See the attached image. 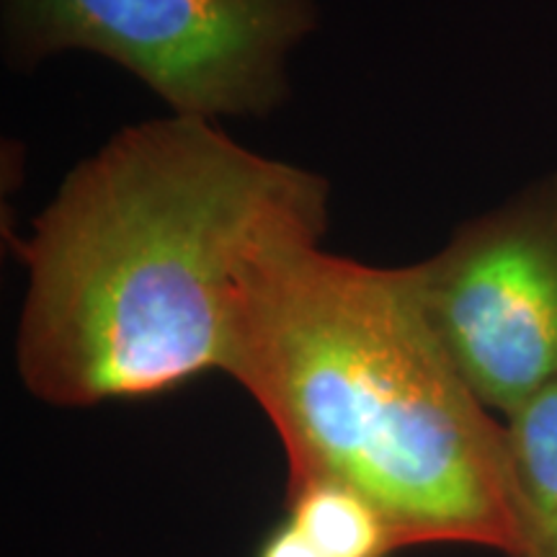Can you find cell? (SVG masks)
I'll return each mask as SVG.
<instances>
[{
  "instance_id": "6da1fadb",
  "label": "cell",
  "mask_w": 557,
  "mask_h": 557,
  "mask_svg": "<svg viewBox=\"0 0 557 557\" xmlns=\"http://www.w3.org/2000/svg\"><path fill=\"white\" fill-rule=\"evenodd\" d=\"M329 181L169 116L78 163L21 246L16 333L26 389L58 408L150 398L230 372L250 271L320 243Z\"/></svg>"
},
{
  "instance_id": "7a4b0ae2",
  "label": "cell",
  "mask_w": 557,
  "mask_h": 557,
  "mask_svg": "<svg viewBox=\"0 0 557 557\" xmlns=\"http://www.w3.org/2000/svg\"><path fill=\"white\" fill-rule=\"evenodd\" d=\"M230 377L282 438L289 485L357 493L400 547L519 549L506 423L438 336L418 263L287 243L250 271Z\"/></svg>"
},
{
  "instance_id": "3957f363",
  "label": "cell",
  "mask_w": 557,
  "mask_h": 557,
  "mask_svg": "<svg viewBox=\"0 0 557 557\" xmlns=\"http://www.w3.org/2000/svg\"><path fill=\"white\" fill-rule=\"evenodd\" d=\"M318 24L312 0H3L5 54L32 67L101 54L181 116H267L287 99V58Z\"/></svg>"
},
{
  "instance_id": "277c9868",
  "label": "cell",
  "mask_w": 557,
  "mask_h": 557,
  "mask_svg": "<svg viewBox=\"0 0 557 557\" xmlns=\"http://www.w3.org/2000/svg\"><path fill=\"white\" fill-rule=\"evenodd\" d=\"M429 315L487 410L557 382V173L418 263Z\"/></svg>"
},
{
  "instance_id": "5b68a950",
  "label": "cell",
  "mask_w": 557,
  "mask_h": 557,
  "mask_svg": "<svg viewBox=\"0 0 557 557\" xmlns=\"http://www.w3.org/2000/svg\"><path fill=\"white\" fill-rule=\"evenodd\" d=\"M519 549L557 557V382L506 416Z\"/></svg>"
},
{
  "instance_id": "8992f818",
  "label": "cell",
  "mask_w": 557,
  "mask_h": 557,
  "mask_svg": "<svg viewBox=\"0 0 557 557\" xmlns=\"http://www.w3.org/2000/svg\"><path fill=\"white\" fill-rule=\"evenodd\" d=\"M284 521L323 557H387L400 549L374 506L341 485H289Z\"/></svg>"
},
{
  "instance_id": "52a82bcc",
  "label": "cell",
  "mask_w": 557,
  "mask_h": 557,
  "mask_svg": "<svg viewBox=\"0 0 557 557\" xmlns=\"http://www.w3.org/2000/svg\"><path fill=\"white\" fill-rule=\"evenodd\" d=\"M259 557H323V555H320L295 527L284 521V524H278L274 532L263 540V545L259 547Z\"/></svg>"
}]
</instances>
